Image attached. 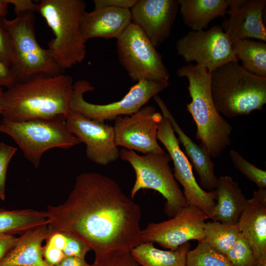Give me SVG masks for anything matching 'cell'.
<instances>
[{
    "mask_svg": "<svg viewBox=\"0 0 266 266\" xmlns=\"http://www.w3.org/2000/svg\"><path fill=\"white\" fill-rule=\"evenodd\" d=\"M132 23L131 9L94 7L92 11L85 12L81 31L85 42L94 38L118 39Z\"/></svg>",
    "mask_w": 266,
    "mask_h": 266,
    "instance_id": "ac0fdd59",
    "label": "cell"
},
{
    "mask_svg": "<svg viewBox=\"0 0 266 266\" xmlns=\"http://www.w3.org/2000/svg\"><path fill=\"white\" fill-rule=\"evenodd\" d=\"M73 83L64 73L39 74L18 82L2 94V119L18 122L66 116Z\"/></svg>",
    "mask_w": 266,
    "mask_h": 266,
    "instance_id": "7a4b0ae2",
    "label": "cell"
},
{
    "mask_svg": "<svg viewBox=\"0 0 266 266\" xmlns=\"http://www.w3.org/2000/svg\"><path fill=\"white\" fill-rule=\"evenodd\" d=\"M86 7L82 0H42L37 3L36 11L54 34L48 42V49L63 71L85 58L86 42L81 23Z\"/></svg>",
    "mask_w": 266,
    "mask_h": 266,
    "instance_id": "5b68a950",
    "label": "cell"
},
{
    "mask_svg": "<svg viewBox=\"0 0 266 266\" xmlns=\"http://www.w3.org/2000/svg\"><path fill=\"white\" fill-rule=\"evenodd\" d=\"M237 224L259 263L266 256V189L254 191L253 198L247 200Z\"/></svg>",
    "mask_w": 266,
    "mask_h": 266,
    "instance_id": "ffe728a7",
    "label": "cell"
},
{
    "mask_svg": "<svg viewBox=\"0 0 266 266\" xmlns=\"http://www.w3.org/2000/svg\"><path fill=\"white\" fill-rule=\"evenodd\" d=\"M18 238L14 235L0 234V262L15 245Z\"/></svg>",
    "mask_w": 266,
    "mask_h": 266,
    "instance_id": "f35d334b",
    "label": "cell"
},
{
    "mask_svg": "<svg viewBox=\"0 0 266 266\" xmlns=\"http://www.w3.org/2000/svg\"><path fill=\"white\" fill-rule=\"evenodd\" d=\"M210 86L217 111L229 118L261 110L266 103V77L248 71L238 62L211 72Z\"/></svg>",
    "mask_w": 266,
    "mask_h": 266,
    "instance_id": "277c9868",
    "label": "cell"
},
{
    "mask_svg": "<svg viewBox=\"0 0 266 266\" xmlns=\"http://www.w3.org/2000/svg\"><path fill=\"white\" fill-rule=\"evenodd\" d=\"M168 85V81H140L121 100L99 104L88 102L83 97L85 93L94 90L95 87L87 80H78L73 83L68 108L72 112L98 122L114 121L118 117L135 113Z\"/></svg>",
    "mask_w": 266,
    "mask_h": 266,
    "instance_id": "9c48e42d",
    "label": "cell"
},
{
    "mask_svg": "<svg viewBox=\"0 0 266 266\" xmlns=\"http://www.w3.org/2000/svg\"><path fill=\"white\" fill-rule=\"evenodd\" d=\"M17 148L0 142V199L5 198V182L8 164Z\"/></svg>",
    "mask_w": 266,
    "mask_h": 266,
    "instance_id": "1f68e13d",
    "label": "cell"
},
{
    "mask_svg": "<svg viewBox=\"0 0 266 266\" xmlns=\"http://www.w3.org/2000/svg\"><path fill=\"white\" fill-rule=\"evenodd\" d=\"M8 3L5 0H0V16L5 18L8 12Z\"/></svg>",
    "mask_w": 266,
    "mask_h": 266,
    "instance_id": "60d3db41",
    "label": "cell"
},
{
    "mask_svg": "<svg viewBox=\"0 0 266 266\" xmlns=\"http://www.w3.org/2000/svg\"><path fill=\"white\" fill-rule=\"evenodd\" d=\"M230 156L235 167L245 177L255 183L259 189H266L265 170L250 163L235 150H231Z\"/></svg>",
    "mask_w": 266,
    "mask_h": 266,
    "instance_id": "f546056e",
    "label": "cell"
},
{
    "mask_svg": "<svg viewBox=\"0 0 266 266\" xmlns=\"http://www.w3.org/2000/svg\"><path fill=\"white\" fill-rule=\"evenodd\" d=\"M153 99L159 107L162 115L169 119L178 139L183 145L188 159L197 172L200 186L209 191L215 190L218 178L215 174L214 164L207 149L201 144L195 143L180 127L162 98L158 95Z\"/></svg>",
    "mask_w": 266,
    "mask_h": 266,
    "instance_id": "d6986e66",
    "label": "cell"
},
{
    "mask_svg": "<svg viewBox=\"0 0 266 266\" xmlns=\"http://www.w3.org/2000/svg\"><path fill=\"white\" fill-rule=\"evenodd\" d=\"M33 13H20L13 19H3L12 42L14 55L12 68L18 82L37 74L54 75L64 71L56 63L49 50L38 44Z\"/></svg>",
    "mask_w": 266,
    "mask_h": 266,
    "instance_id": "ba28073f",
    "label": "cell"
},
{
    "mask_svg": "<svg viewBox=\"0 0 266 266\" xmlns=\"http://www.w3.org/2000/svg\"><path fill=\"white\" fill-rule=\"evenodd\" d=\"M184 23L193 31L203 30L214 19L224 17L231 0H178Z\"/></svg>",
    "mask_w": 266,
    "mask_h": 266,
    "instance_id": "603a6c76",
    "label": "cell"
},
{
    "mask_svg": "<svg viewBox=\"0 0 266 266\" xmlns=\"http://www.w3.org/2000/svg\"><path fill=\"white\" fill-rule=\"evenodd\" d=\"M66 122L69 131L80 143L85 144L86 155L91 161L106 166L120 157L112 126L70 110L66 116Z\"/></svg>",
    "mask_w": 266,
    "mask_h": 266,
    "instance_id": "9a60e30c",
    "label": "cell"
},
{
    "mask_svg": "<svg viewBox=\"0 0 266 266\" xmlns=\"http://www.w3.org/2000/svg\"><path fill=\"white\" fill-rule=\"evenodd\" d=\"M191 250L188 242L175 250H163L152 242H142L131 251L134 260L141 266H186L187 256Z\"/></svg>",
    "mask_w": 266,
    "mask_h": 266,
    "instance_id": "cb8c5ba5",
    "label": "cell"
},
{
    "mask_svg": "<svg viewBox=\"0 0 266 266\" xmlns=\"http://www.w3.org/2000/svg\"><path fill=\"white\" fill-rule=\"evenodd\" d=\"M258 266H266V256L263 257L258 263Z\"/></svg>",
    "mask_w": 266,
    "mask_h": 266,
    "instance_id": "7bdbcfd3",
    "label": "cell"
},
{
    "mask_svg": "<svg viewBox=\"0 0 266 266\" xmlns=\"http://www.w3.org/2000/svg\"><path fill=\"white\" fill-rule=\"evenodd\" d=\"M42 255L45 262L51 266H55L65 258L63 251L46 242L42 246Z\"/></svg>",
    "mask_w": 266,
    "mask_h": 266,
    "instance_id": "e575fe53",
    "label": "cell"
},
{
    "mask_svg": "<svg viewBox=\"0 0 266 266\" xmlns=\"http://www.w3.org/2000/svg\"><path fill=\"white\" fill-rule=\"evenodd\" d=\"M64 233L66 237V245L63 251L65 256L85 258L87 253L91 250L90 247L76 236L70 233Z\"/></svg>",
    "mask_w": 266,
    "mask_h": 266,
    "instance_id": "836d02e7",
    "label": "cell"
},
{
    "mask_svg": "<svg viewBox=\"0 0 266 266\" xmlns=\"http://www.w3.org/2000/svg\"><path fill=\"white\" fill-rule=\"evenodd\" d=\"M187 256L186 266H233L225 255L204 240L198 242Z\"/></svg>",
    "mask_w": 266,
    "mask_h": 266,
    "instance_id": "83f0119b",
    "label": "cell"
},
{
    "mask_svg": "<svg viewBox=\"0 0 266 266\" xmlns=\"http://www.w3.org/2000/svg\"><path fill=\"white\" fill-rule=\"evenodd\" d=\"M120 157L133 168L135 180L131 192L133 199L141 189L158 192L166 199L165 213L173 217L188 206L169 165L171 161L168 153H147L139 155L134 151L122 148Z\"/></svg>",
    "mask_w": 266,
    "mask_h": 266,
    "instance_id": "52a82bcc",
    "label": "cell"
},
{
    "mask_svg": "<svg viewBox=\"0 0 266 266\" xmlns=\"http://www.w3.org/2000/svg\"><path fill=\"white\" fill-rule=\"evenodd\" d=\"M55 266H93L89 264L85 258L67 256Z\"/></svg>",
    "mask_w": 266,
    "mask_h": 266,
    "instance_id": "ab89813d",
    "label": "cell"
},
{
    "mask_svg": "<svg viewBox=\"0 0 266 266\" xmlns=\"http://www.w3.org/2000/svg\"><path fill=\"white\" fill-rule=\"evenodd\" d=\"M179 9L178 0H137L131 9L132 23L156 48L169 36Z\"/></svg>",
    "mask_w": 266,
    "mask_h": 266,
    "instance_id": "2e32d148",
    "label": "cell"
},
{
    "mask_svg": "<svg viewBox=\"0 0 266 266\" xmlns=\"http://www.w3.org/2000/svg\"><path fill=\"white\" fill-rule=\"evenodd\" d=\"M3 19L0 16V59L12 67L14 64L13 49Z\"/></svg>",
    "mask_w": 266,
    "mask_h": 266,
    "instance_id": "d6a6232c",
    "label": "cell"
},
{
    "mask_svg": "<svg viewBox=\"0 0 266 266\" xmlns=\"http://www.w3.org/2000/svg\"><path fill=\"white\" fill-rule=\"evenodd\" d=\"M93 266H141L131 252L115 251L96 257Z\"/></svg>",
    "mask_w": 266,
    "mask_h": 266,
    "instance_id": "4dcf8cb0",
    "label": "cell"
},
{
    "mask_svg": "<svg viewBox=\"0 0 266 266\" xmlns=\"http://www.w3.org/2000/svg\"><path fill=\"white\" fill-rule=\"evenodd\" d=\"M204 233L203 240L219 252L226 255L240 232L238 224L230 225L213 221L205 223Z\"/></svg>",
    "mask_w": 266,
    "mask_h": 266,
    "instance_id": "4316f807",
    "label": "cell"
},
{
    "mask_svg": "<svg viewBox=\"0 0 266 266\" xmlns=\"http://www.w3.org/2000/svg\"><path fill=\"white\" fill-rule=\"evenodd\" d=\"M216 205L211 219L223 223L237 224L247 200L237 183L229 176L218 178Z\"/></svg>",
    "mask_w": 266,
    "mask_h": 266,
    "instance_id": "7402d4cb",
    "label": "cell"
},
{
    "mask_svg": "<svg viewBox=\"0 0 266 266\" xmlns=\"http://www.w3.org/2000/svg\"><path fill=\"white\" fill-rule=\"evenodd\" d=\"M162 119V113L148 105L131 115L118 117L113 126L116 145L143 154L164 152L157 137Z\"/></svg>",
    "mask_w": 266,
    "mask_h": 266,
    "instance_id": "5bb4252c",
    "label": "cell"
},
{
    "mask_svg": "<svg viewBox=\"0 0 266 266\" xmlns=\"http://www.w3.org/2000/svg\"><path fill=\"white\" fill-rule=\"evenodd\" d=\"M49 223L46 211L33 209L9 210L0 208V234L20 235Z\"/></svg>",
    "mask_w": 266,
    "mask_h": 266,
    "instance_id": "d4e9b609",
    "label": "cell"
},
{
    "mask_svg": "<svg viewBox=\"0 0 266 266\" xmlns=\"http://www.w3.org/2000/svg\"><path fill=\"white\" fill-rule=\"evenodd\" d=\"M50 232L48 225H44L20 235L0 261V266H51L43 257L42 245Z\"/></svg>",
    "mask_w": 266,
    "mask_h": 266,
    "instance_id": "44dd1931",
    "label": "cell"
},
{
    "mask_svg": "<svg viewBox=\"0 0 266 266\" xmlns=\"http://www.w3.org/2000/svg\"><path fill=\"white\" fill-rule=\"evenodd\" d=\"M266 0H231L221 27L232 43L244 39L255 38L266 41L264 23Z\"/></svg>",
    "mask_w": 266,
    "mask_h": 266,
    "instance_id": "e0dca14e",
    "label": "cell"
},
{
    "mask_svg": "<svg viewBox=\"0 0 266 266\" xmlns=\"http://www.w3.org/2000/svg\"><path fill=\"white\" fill-rule=\"evenodd\" d=\"M137 0H94V7H112L131 9Z\"/></svg>",
    "mask_w": 266,
    "mask_h": 266,
    "instance_id": "8d00e7d4",
    "label": "cell"
},
{
    "mask_svg": "<svg viewBox=\"0 0 266 266\" xmlns=\"http://www.w3.org/2000/svg\"><path fill=\"white\" fill-rule=\"evenodd\" d=\"M3 92L4 91L2 88L0 87V116H1L2 111V105H1V97H2Z\"/></svg>",
    "mask_w": 266,
    "mask_h": 266,
    "instance_id": "b9f144b4",
    "label": "cell"
},
{
    "mask_svg": "<svg viewBox=\"0 0 266 266\" xmlns=\"http://www.w3.org/2000/svg\"><path fill=\"white\" fill-rule=\"evenodd\" d=\"M49 228L84 241L96 257L131 252L142 242L139 205L111 178L96 172L77 176L66 201L46 210Z\"/></svg>",
    "mask_w": 266,
    "mask_h": 266,
    "instance_id": "6da1fadb",
    "label": "cell"
},
{
    "mask_svg": "<svg viewBox=\"0 0 266 266\" xmlns=\"http://www.w3.org/2000/svg\"><path fill=\"white\" fill-rule=\"evenodd\" d=\"M176 50L185 62H195L210 72L227 63L238 61L230 38L218 25L189 32L177 40Z\"/></svg>",
    "mask_w": 266,
    "mask_h": 266,
    "instance_id": "8fae6325",
    "label": "cell"
},
{
    "mask_svg": "<svg viewBox=\"0 0 266 266\" xmlns=\"http://www.w3.org/2000/svg\"><path fill=\"white\" fill-rule=\"evenodd\" d=\"M207 219L201 210L188 205L168 220L149 223L142 229V242L157 243L173 250L191 240L201 241L204 239V225Z\"/></svg>",
    "mask_w": 266,
    "mask_h": 266,
    "instance_id": "4fadbf2b",
    "label": "cell"
},
{
    "mask_svg": "<svg viewBox=\"0 0 266 266\" xmlns=\"http://www.w3.org/2000/svg\"><path fill=\"white\" fill-rule=\"evenodd\" d=\"M233 54L248 71L266 77V44L263 41L244 39L232 43Z\"/></svg>",
    "mask_w": 266,
    "mask_h": 266,
    "instance_id": "484cf974",
    "label": "cell"
},
{
    "mask_svg": "<svg viewBox=\"0 0 266 266\" xmlns=\"http://www.w3.org/2000/svg\"><path fill=\"white\" fill-rule=\"evenodd\" d=\"M9 4L14 6L16 15L28 12L36 11L37 3L31 0H5Z\"/></svg>",
    "mask_w": 266,
    "mask_h": 266,
    "instance_id": "74e56055",
    "label": "cell"
},
{
    "mask_svg": "<svg viewBox=\"0 0 266 266\" xmlns=\"http://www.w3.org/2000/svg\"><path fill=\"white\" fill-rule=\"evenodd\" d=\"M0 132L10 136L36 168L46 151L55 148L67 149L80 143L68 130L64 115L18 122L2 119Z\"/></svg>",
    "mask_w": 266,
    "mask_h": 266,
    "instance_id": "8992f818",
    "label": "cell"
},
{
    "mask_svg": "<svg viewBox=\"0 0 266 266\" xmlns=\"http://www.w3.org/2000/svg\"><path fill=\"white\" fill-rule=\"evenodd\" d=\"M163 115L157 133V139L165 147L172 161L174 176L183 187L188 205L198 208L211 219L216 205L215 190L207 192L198 183L191 164L180 147V142L167 117Z\"/></svg>",
    "mask_w": 266,
    "mask_h": 266,
    "instance_id": "7c38bea8",
    "label": "cell"
},
{
    "mask_svg": "<svg viewBox=\"0 0 266 266\" xmlns=\"http://www.w3.org/2000/svg\"><path fill=\"white\" fill-rule=\"evenodd\" d=\"M225 256L233 266L258 265L251 246L247 239L240 233Z\"/></svg>",
    "mask_w": 266,
    "mask_h": 266,
    "instance_id": "f1b7e54d",
    "label": "cell"
},
{
    "mask_svg": "<svg viewBox=\"0 0 266 266\" xmlns=\"http://www.w3.org/2000/svg\"><path fill=\"white\" fill-rule=\"evenodd\" d=\"M180 77L188 80L191 101L186 108L197 128L196 137L211 158L219 157L232 143L233 128L217 111L211 93V72L203 66L189 63L176 70Z\"/></svg>",
    "mask_w": 266,
    "mask_h": 266,
    "instance_id": "3957f363",
    "label": "cell"
},
{
    "mask_svg": "<svg viewBox=\"0 0 266 266\" xmlns=\"http://www.w3.org/2000/svg\"><path fill=\"white\" fill-rule=\"evenodd\" d=\"M17 82L12 67L0 59V87L8 89Z\"/></svg>",
    "mask_w": 266,
    "mask_h": 266,
    "instance_id": "d590c367",
    "label": "cell"
},
{
    "mask_svg": "<svg viewBox=\"0 0 266 266\" xmlns=\"http://www.w3.org/2000/svg\"><path fill=\"white\" fill-rule=\"evenodd\" d=\"M118 59L132 80L168 81L162 55L143 31L132 23L116 41Z\"/></svg>",
    "mask_w": 266,
    "mask_h": 266,
    "instance_id": "30bf717a",
    "label": "cell"
}]
</instances>
